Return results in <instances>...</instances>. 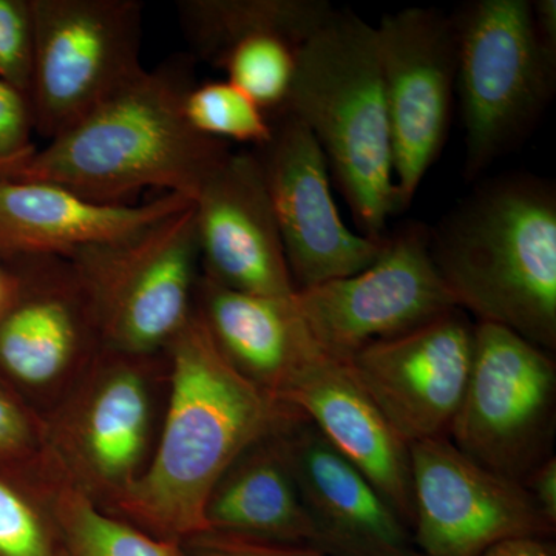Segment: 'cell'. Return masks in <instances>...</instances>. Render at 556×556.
I'll return each instance as SVG.
<instances>
[{"instance_id": "cell-1", "label": "cell", "mask_w": 556, "mask_h": 556, "mask_svg": "<svg viewBox=\"0 0 556 556\" xmlns=\"http://www.w3.org/2000/svg\"><path fill=\"white\" fill-rule=\"evenodd\" d=\"M166 354V405L149 466L104 510L179 543L207 532L208 496L237 457L299 409L241 376L195 313Z\"/></svg>"}, {"instance_id": "cell-2", "label": "cell", "mask_w": 556, "mask_h": 556, "mask_svg": "<svg viewBox=\"0 0 556 556\" xmlns=\"http://www.w3.org/2000/svg\"><path fill=\"white\" fill-rule=\"evenodd\" d=\"M193 67L192 56H178L144 70L3 179L50 182L105 204L129 203L144 189L195 200L232 150L186 118Z\"/></svg>"}, {"instance_id": "cell-3", "label": "cell", "mask_w": 556, "mask_h": 556, "mask_svg": "<svg viewBox=\"0 0 556 556\" xmlns=\"http://www.w3.org/2000/svg\"><path fill=\"white\" fill-rule=\"evenodd\" d=\"M430 232L457 308L543 350L556 348V190L515 174L482 182Z\"/></svg>"}, {"instance_id": "cell-4", "label": "cell", "mask_w": 556, "mask_h": 556, "mask_svg": "<svg viewBox=\"0 0 556 556\" xmlns=\"http://www.w3.org/2000/svg\"><path fill=\"white\" fill-rule=\"evenodd\" d=\"M285 113L317 139L362 236L383 239L397 206L376 27L332 11L299 49Z\"/></svg>"}, {"instance_id": "cell-5", "label": "cell", "mask_w": 556, "mask_h": 556, "mask_svg": "<svg viewBox=\"0 0 556 556\" xmlns=\"http://www.w3.org/2000/svg\"><path fill=\"white\" fill-rule=\"evenodd\" d=\"M452 17L463 172L475 181L535 129L555 93L556 50L538 36L530 0H475Z\"/></svg>"}, {"instance_id": "cell-6", "label": "cell", "mask_w": 556, "mask_h": 556, "mask_svg": "<svg viewBox=\"0 0 556 556\" xmlns=\"http://www.w3.org/2000/svg\"><path fill=\"white\" fill-rule=\"evenodd\" d=\"M167 354L104 350L47 417V445L70 479L102 508L144 473L166 405Z\"/></svg>"}, {"instance_id": "cell-7", "label": "cell", "mask_w": 556, "mask_h": 556, "mask_svg": "<svg viewBox=\"0 0 556 556\" xmlns=\"http://www.w3.org/2000/svg\"><path fill=\"white\" fill-rule=\"evenodd\" d=\"M89 291L105 350L166 353L189 324L201 277L193 203L134 236L68 257Z\"/></svg>"}, {"instance_id": "cell-8", "label": "cell", "mask_w": 556, "mask_h": 556, "mask_svg": "<svg viewBox=\"0 0 556 556\" xmlns=\"http://www.w3.org/2000/svg\"><path fill=\"white\" fill-rule=\"evenodd\" d=\"M35 134L61 137L144 72L138 0H30Z\"/></svg>"}, {"instance_id": "cell-9", "label": "cell", "mask_w": 556, "mask_h": 556, "mask_svg": "<svg viewBox=\"0 0 556 556\" xmlns=\"http://www.w3.org/2000/svg\"><path fill=\"white\" fill-rule=\"evenodd\" d=\"M556 364L501 325H475L473 358L448 438L460 452L525 484L552 453Z\"/></svg>"}, {"instance_id": "cell-10", "label": "cell", "mask_w": 556, "mask_h": 556, "mask_svg": "<svg viewBox=\"0 0 556 556\" xmlns=\"http://www.w3.org/2000/svg\"><path fill=\"white\" fill-rule=\"evenodd\" d=\"M7 265L17 283L0 314V379L46 420L104 353L100 321L68 258L36 255Z\"/></svg>"}, {"instance_id": "cell-11", "label": "cell", "mask_w": 556, "mask_h": 556, "mask_svg": "<svg viewBox=\"0 0 556 556\" xmlns=\"http://www.w3.org/2000/svg\"><path fill=\"white\" fill-rule=\"evenodd\" d=\"M294 305L321 353L346 364L362 348L457 308L430 254V232L407 223L361 273L300 289Z\"/></svg>"}, {"instance_id": "cell-12", "label": "cell", "mask_w": 556, "mask_h": 556, "mask_svg": "<svg viewBox=\"0 0 556 556\" xmlns=\"http://www.w3.org/2000/svg\"><path fill=\"white\" fill-rule=\"evenodd\" d=\"M376 33L401 212L412 204L447 139L456 89V30L444 11L412 7L388 14Z\"/></svg>"}, {"instance_id": "cell-13", "label": "cell", "mask_w": 556, "mask_h": 556, "mask_svg": "<svg viewBox=\"0 0 556 556\" xmlns=\"http://www.w3.org/2000/svg\"><path fill=\"white\" fill-rule=\"evenodd\" d=\"M409 463L417 554L481 556L510 538H554L525 484L481 466L448 437L409 445Z\"/></svg>"}, {"instance_id": "cell-14", "label": "cell", "mask_w": 556, "mask_h": 556, "mask_svg": "<svg viewBox=\"0 0 556 556\" xmlns=\"http://www.w3.org/2000/svg\"><path fill=\"white\" fill-rule=\"evenodd\" d=\"M273 138L257 156L276 214L295 291L368 268L386 237L353 232L340 217L329 188L328 161L308 127L285 113L270 121Z\"/></svg>"}, {"instance_id": "cell-15", "label": "cell", "mask_w": 556, "mask_h": 556, "mask_svg": "<svg viewBox=\"0 0 556 556\" xmlns=\"http://www.w3.org/2000/svg\"><path fill=\"white\" fill-rule=\"evenodd\" d=\"M475 325L453 308L402 334L362 348L353 378L408 445L448 437L473 358Z\"/></svg>"}, {"instance_id": "cell-16", "label": "cell", "mask_w": 556, "mask_h": 556, "mask_svg": "<svg viewBox=\"0 0 556 556\" xmlns=\"http://www.w3.org/2000/svg\"><path fill=\"white\" fill-rule=\"evenodd\" d=\"M192 203L204 277L248 294H295L276 214L252 150L230 152Z\"/></svg>"}, {"instance_id": "cell-17", "label": "cell", "mask_w": 556, "mask_h": 556, "mask_svg": "<svg viewBox=\"0 0 556 556\" xmlns=\"http://www.w3.org/2000/svg\"><path fill=\"white\" fill-rule=\"evenodd\" d=\"M289 467L329 556H413L412 532L368 478L295 413L280 428Z\"/></svg>"}, {"instance_id": "cell-18", "label": "cell", "mask_w": 556, "mask_h": 556, "mask_svg": "<svg viewBox=\"0 0 556 556\" xmlns=\"http://www.w3.org/2000/svg\"><path fill=\"white\" fill-rule=\"evenodd\" d=\"M280 399L298 408L340 455L368 478L412 532L409 445L346 365L320 354L295 376Z\"/></svg>"}, {"instance_id": "cell-19", "label": "cell", "mask_w": 556, "mask_h": 556, "mask_svg": "<svg viewBox=\"0 0 556 556\" xmlns=\"http://www.w3.org/2000/svg\"><path fill=\"white\" fill-rule=\"evenodd\" d=\"M192 200L161 193L141 204H105L58 185L0 179V260L68 258L94 244L134 236Z\"/></svg>"}, {"instance_id": "cell-20", "label": "cell", "mask_w": 556, "mask_h": 556, "mask_svg": "<svg viewBox=\"0 0 556 556\" xmlns=\"http://www.w3.org/2000/svg\"><path fill=\"white\" fill-rule=\"evenodd\" d=\"M193 313L226 361L278 399L306 365L324 354L303 324L294 295L248 294L201 274Z\"/></svg>"}, {"instance_id": "cell-21", "label": "cell", "mask_w": 556, "mask_h": 556, "mask_svg": "<svg viewBox=\"0 0 556 556\" xmlns=\"http://www.w3.org/2000/svg\"><path fill=\"white\" fill-rule=\"evenodd\" d=\"M280 428L244 450L219 478L204 510L207 530L320 551L316 526L289 467Z\"/></svg>"}, {"instance_id": "cell-22", "label": "cell", "mask_w": 556, "mask_h": 556, "mask_svg": "<svg viewBox=\"0 0 556 556\" xmlns=\"http://www.w3.org/2000/svg\"><path fill=\"white\" fill-rule=\"evenodd\" d=\"M334 7L325 0H181L179 27L193 60L217 65L241 39L273 33L298 46L331 16Z\"/></svg>"}, {"instance_id": "cell-23", "label": "cell", "mask_w": 556, "mask_h": 556, "mask_svg": "<svg viewBox=\"0 0 556 556\" xmlns=\"http://www.w3.org/2000/svg\"><path fill=\"white\" fill-rule=\"evenodd\" d=\"M51 504L65 556H181L178 543L159 540L105 511L70 479L58 460Z\"/></svg>"}, {"instance_id": "cell-24", "label": "cell", "mask_w": 556, "mask_h": 556, "mask_svg": "<svg viewBox=\"0 0 556 556\" xmlns=\"http://www.w3.org/2000/svg\"><path fill=\"white\" fill-rule=\"evenodd\" d=\"M56 459L31 471L0 470V556H65L51 504Z\"/></svg>"}, {"instance_id": "cell-25", "label": "cell", "mask_w": 556, "mask_h": 556, "mask_svg": "<svg viewBox=\"0 0 556 556\" xmlns=\"http://www.w3.org/2000/svg\"><path fill=\"white\" fill-rule=\"evenodd\" d=\"M300 47L273 33L249 36L233 43L215 68L223 70L229 83L243 90L273 121L287 108Z\"/></svg>"}, {"instance_id": "cell-26", "label": "cell", "mask_w": 556, "mask_h": 556, "mask_svg": "<svg viewBox=\"0 0 556 556\" xmlns=\"http://www.w3.org/2000/svg\"><path fill=\"white\" fill-rule=\"evenodd\" d=\"M185 113L193 130L218 141L258 149L273 138L268 115L228 79L195 84L186 97Z\"/></svg>"}, {"instance_id": "cell-27", "label": "cell", "mask_w": 556, "mask_h": 556, "mask_svg": "<svg viewBox=\"0 0 556 556\" xmlns=\"http://www.w3.org/2000/svg\"><path fill=\"white\" fill-rule=\"evenodd\" d=\"M49 456L46 420L0 379V470H36Z\"/></svg>"}, {"instance_id": "cell-28", "label": "cell", "mask_w": 556, "mask_h": 556, "mask_svg": "<svg viewBox=\"0 0 556 556\" xmlns=\"http://www.w3.org/2000/svg\"><path fill=\"white\" fill-rule=\"evenodd\" d=\"M33 56L30 0H0V79L27 98Z\"/></svg>"}, {"instance_id": "cell-29", "label": "cell", "mask_w": 556, "mask_h": 556, "mask_svg": "<svg viewBox=\"0 0 556 556\" xmlns=\"http://www.w3.org/2000/svg\"><path fill=\"white\" fill-rule=\"evenodd\" d=\"M27 98L0 79V179L9 177L36 150Z\"/></svg>"}, {"instance_id": "cell-30", "label": "cell", "mask_w": 556, "mask_h": 556, "mask_svg": "<svg viewBox=\"0 0 556 556\" xmlns=\"http://www.w3.org/2000/svg\"><path fill=\"white\" fill-rule=\"evenodd\" d=\"M178 544L181 556H329L314 547L266 543L212 530L186 538Z\"/></svg>"}, {"instance_id": "cell-31", "label": "cell", "mask_w": 556, "mask_h": 556, "mask_svg": "<svg viewBox=\"0 0 556 556\" xmlns=\"http://www.w3.org/2000/svg\"><path fill=\"white\" fill-rule=\"evenodd\" d=\"M525 486L533 503L551 525L556 527V459L547 457L526 478Z\"/></svg>"}, {"instance_id": "cell-32", "label": "cell", "mask_w": 556, "mask_h": 556, "mask_svg": "<svg viewBox=\"0 0 556 556\" xmlns=\"http://www.w3.org/2000/svg\"><path fill=\"white\" fill-rule=\"evenodd\" d=\"M481 556H556V544L551 536H519L501 541Z\"/></svg>"}, {"instance_id": "cell-33", "label": "cell", "mask_w": 556, "mask_h": 556, "mask_svg": "<svg viewBox=\"0 0 556 556\" xmlns=\"http://www.w3.org/2000/svg\"><path fill=\"white\" fill-rule=\"evenodd\" d=\"M538 36L556 50V0H530Z\"/></svg>"}, {"instance_id": "cell-34", "label": "cell", "mask_w": 556, "mask_h": 556, "mask_svg": "<svg viewBox=\"0 0 556 556\" xmlns=\"http://www.w3.org/2000/svg\"><path fill=\"white\" fill-rule=\"evenodd\" d=\"M17 278L14 270L7 265L5 262L0 260V314L5 311L7 306L13 299L14 291H16Z\"/></svg>"}, {"instance_id": "cell-35", "label": "cell", "mask_w": 556, "mask_h": 556, "mask_svg": "<svg viewBox=\"0 0 556 556\" xmlns=\"http://www.w3.org/2000/svg\"><path fill=\"white\" fill-rule=\"evenodd\" d=\"M413 556H422V555H419V554H417V552H415V555H413Z\"/></svg>"}]
</instances>
